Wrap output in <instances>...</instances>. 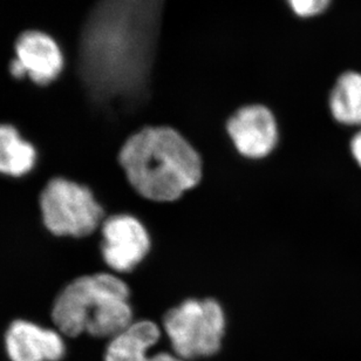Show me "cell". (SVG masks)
Returning a JSON list of instances; mask_svg holds the SVG:
<instances>
[{
  "label": "cell",
  "mask_w": 361,
  "mask_h": 361,
  "mask_svg": "<svg viewBox=\"0 0 361 361\" xmlns=\"http://www.w3.org/2000/svg\"><path fill=\"white\" fill-rule=\"evenodd\" d=\"M38 150L11 123H0V175L21 178L35 171Z\"/></svg>",
  "instance_id": "obj_11"
},
{
  "label": "cell",
  "mask_w": 361,
  "mask_h": 361,
  "mask_svg": "<svg viewBox=\"0 0 361 361\" xmlns=\"http://www.w3.org/2000/svg\"><path fill=\"white\" fill-rule=\"evenodd\" d=\"M127 281L113 272L86 274L71 281L56 297L53 326L65 339L87 334L111 341L136 320Z\"/></svg>",
  "instance_id": "obj_2"
},
{
  "label": "cell",
  "mask_w": 361,
  "mask_h": 361,
  "mask_svg": "<svg viewBox=\"0 0 361 361\" xmlns=\"http://www.w3.org/2000/svg\"><path fill=\"white\" fill-rule=\"evenodd\" d=\"M161 336L162 330L154 320L136 319L125 332L108 341L104 361H184L171 352L150 355Z\"/></svg>",
  "instance_id": "obj_9"
},
{
  "label": "cell",
  "mask_w": 361,
  "mask_h": 361,
  "mask_svg": "<svg viewBox=\"0 0 361 361\" xmlns=\"http://www.w3.org/2000/svg\"><path fill=\"white\" fill-rule=\"evenodd\" d=\"M327 109L338 125L361 128V72H341L327 94Z\"/></svg>",
  "instance_id": "obj_10"
},
{
  "label": "cell",
  "mask_w": 361,
  "mask_h": 361,
  "mask_svg": "<svg viewBox=\"0 0 361 361\" xmlns=\"http://www.w3.org/2000/svg\"><path fill=\"white\" fill-rule=\"evenodd\" d=\"M4 344L11 361H61L67 353L63 334L30 320H14L7 329Z\"/></svg>",
  "instance_id": "obj_8"
},
{
  "label": "cell",
  "mask_w": 361,
  "mask_h": 361,
  "mask_svg": "<svg viewBox=\"0 0 361 361\" xmlns=\"http://www.w3.org/2000/svg\"><path fill=\"white\" fill-rule=\"evenodd\" d=\"M100 251L109 272L127 276L143 264L153 250V237L146 224L130 214H115L100 228Z\"/></svg>",
  "instance_id": "obj_5"
},
{
  "label": "cell",
  "mask_w": 361,
  "mask_h": 361,
  "mask_svg": "<svg viewBox=\"0 0 361 361\" xmlns=\"http://www.w3.org/2000/svg\"><path fill=\"white\" fill-rule=\"evenodd\" d=\"M350 152H351L352 157L355 161V164L361 168V128L355 133L351 141H350Z\"/></svg>",
  "instance_id": "obj_13"
},
{
  "label": "cell",
  "mask_w": 361,
  "mask_h": 361,
  "mask_svg": "<svg viewBox=\"0 0 361 361\" xmlns=\"http://www.w3.org/2000/svg\"><path fill=\"white\" fill-rule=\"evenodd\" d=\"M226 132L237 155L251 162L267 160L281 142L277 116L263 104H244L233 111Z\"/></svg>",
  "instance_id": "obj_6"
},
{
  "label": "cell",
  "mask_w": 361,
  "mask_h": 361,
  "mask_svg": "<svg viewBox=\"0 0 361 361\" xmlns=\"http://www.w3.org/2000/svg\"><path fill=\"white\" fill-rule=\"evenodd\" d=\"M118 161L135 194L155 204L180 201L204 178L200 150L171 126H145L133 133Z\"/></svg>",
  "instance_id": "obj_1"
},
{
  "label": "cell",
  "mask_w": 361,
  "mask_h": 361,
  "mask_svg": "<svg viewBox=\"0 0 361 361\" xmlns=\"http://www.w3.org/2000/svg\"><path fill=\"white\" fill-rule=\"evenodd\" d=\"M228 316L214 297H190L162 314V327L175 355L184 361L219 353L226 336Z\"/></svg>",
  "instance_id": "obj_3"
},
{
  "label": "cell",
  "mask_w": 361,
  "mask_h": 361,
  "mask_svg": "<svg viewBox=\"0 0 361 361\" xmlns=\"http://www.w3.org/2000/svg\"><path fill=\"white\" fill-rule=\"evenodd\" d=\"M39 202L44 226L56 237L93 236L107 217L90 188L65 178L49 180Z\"/></svg>",
  "instance_id": "obj_4"
},
{
  "label": "cell",
  "mask_w": 361,
  "mask_h": 361,
  "mask_svg": "<svg viewBox=\"0 0 361 361\" xmlns=\"http://www.w3.org/2000/svg\"><path fill=\"white\" fill-rule=\"evenodd\" d=\"M292 13L299 19H314L330 10L334 0H285Z\"/></svg>",
  "instance_id": "obj_12"
},
{
  "label": "cell",
  "mask_w": 361,
  "mask_h": 361,
  "mask_svg": "<svg viewBox=\"0 0 361 361\" xmlns=\"http://www.w3.org/2000/svg\"><path fill=\"white\" fill-rule=\"evenodd\" d=\"M63 68V51L58 42L44 32H25L16 44V59L11 72L16 78L27 75L40 86L49 85Z\"/></svg>",
  "instance_id": "obj_7"
}]
</instances>
